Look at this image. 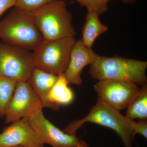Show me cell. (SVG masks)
Returning <instances> with one entry per match:
<instances>
[{
  "instance_id": "6da1fadb",
  "label": "cell",
  "mask_w": 147,
  "mask_h": 147,
  "mask_svg": "<svg viewBox=\"0 0 147 147\" xmlns=\"http://www.w3.org/2000/svg\"><path fill=\"white\" fill-rule=\"evenodd\" d=\"M0 39L29 51H34L43 40L32 13L15 7L0 21Z\"/></svg>"
},
{
  "instance_id": "7a4b0ae2",
  "label": "cell",
  "mask_w": 147,
  "mask_h": 147,
  "mask_svg": "<svg viewBox=\"0 0 147 147\" xmlns=\"http://www.w3.org/2000/svg\"><path fill=\"white\" fill-rule=\"evenodd\" d=\"M147 62L115 56L99 55L90 65L88 73L92 79L98 81L108 79L123 80L143 86L146 84Z\"/></svg>"
},
{
  "instance_id": "3957f363",
  "label": "cell",
  "mask_w": 147,
  "mask_h": 147,
  "mask_svg": "<svg viewBox=\"0 0 147 147\" xmlns=\"http://www.w3.org/2000/svg\"><path fill=\"white\" fill-rule=\"evenodd\" d=\"M88 122L111 129L120 137L125 147H132L135 121L127 119L119 111L98 98L88 115L69 123L64 131L67 134L76 135L77 130L84 124Z\"/></svg>"
},
{
  "instance_id": "277c9868",
  "label": "cell",
  "mask_w": 147,
  "mask_h": 147,
  "mask_svg": "<svg viewBox=\"0 0 147 147\" xmlns=\"http://www.w3.org/2000/svg\"><path fill=\"white\" fill-rule=\"evenodd\" d=\"M43 40H54L74 37L72 16L64 0H55L32 12Z\"/></svg>"
},
{
  "instance_id": "5b68a950",
  "label": "cell",
  "mask_w": 147,
  "mask_h": 147,
  "mask_svg": "<svg viewBox=\"0 0 147 147\" xmlns=\"http://www.w3.org/2000/svg\"><path fill=\"white\" fill-rule=\"evenodd\" d=\"M76 40L74 37L43 39L32 53L35 67L56 76L64 73Z\"/></svg>"
},
{
  "instance_id": "8992f818",
  "label": "cell",
  "mask_w": 147,
  "mask_h": 147,
  "mask_svg": "<svg viewBox=\"0 0 147 147\" xmlns=\"http://www.w3.org/2000/svg\"><path fill=\"white\" fill-rule=\"evenodd\" d=\"M35 67L32 53L0 41V76L28 81Z\"/></svg>"
},
{
  "instance_id": "52a82bcc",
  "label": "cell",
  "mask_w": 147,
  "mask_h": 147,
  "mask_svg": "<svg viewBox=\"0 0 147 147\" xmlns=\"http://www.w3.org/2000/svg\"><path fill=\"white\" fill-rule=\"evenodd\" d=\"M43 107L28 81H18L15 90L6 109L5 122L11 123L34 115Z\"/></svg>"
},
{
  "instance_id": "ba28073f",
  "label": "cell",
  "mask_w": 147,
  "mask_h": 147,
  "mask_svg": "<svg viewBox=\"0 0 147 147\" xmlns=\"http://www.w3.org/2000/svg\"><path fill=\"white\" fill-rule=\"evenodd\" d=\"M94 87L98 99L119 111L127 108L139 90L134 83L114 79L99 81Z\"/></svg>"
},
{
  "instance_id": "9c48e42d",
  "label": "cell",
  "mask_w": 147,
  "mask_h": 147,
  "mask_svg": "<svg viewBox=\"0 0 147 147\" xmlns=\"http://www.w3.org/2000/svg\"><path fill=\"white\" fill-rule=\"evenodd\" d=\"M27 118L44 144L53 147H78L82 141L76 135L67 134L54 125L45 117L42 110Z\"/></svg>"
},
{
  "instance_id": "30bf717a",
  "label": "cell",
  "mask_w": 147,
  "mask_h": 147,
  "mask_svg": "<svg viewBox=\"0 0 147 147\" xmlns=\"http://www.w3.org/2000/svg\"><path fill=\"white\" fill-rule=\"evenodd\" d=\"M0 134V147H43L27 118L11 123Z\"/></svg>"
},
{
  "instance_id": "8fae6325",
  "label": "cell",
  "mask_w": 147,
  "mask_h": 147,
  "mask_svg": "<svg viewBox=\"0 0 147 147\" xmlns=\"http://www.w3.org/2000/svg\"><path fill=\"white\" fill-rule=\"evenodd\" d=\"M99 56L92 48L85 46L81 40H76L71 49L68 66L64 73L69 84L81 86L83 83L81 76L84 67L92 64Z\"/></svg>"
},
{
  "instance_id": "7c38bea8",
  "label": "cell",
  "mask_w": 147,
  "mask_h": 147,
  "mask_svg": "<svg viewBox=\"0 0 147 147\" xmlns=\"http://www.w3.org/2000/svg\"><path fill=\"white\" fill-rule=\"evenodd\" d=\"M58 76L35 67L28 80L42 103L43 108L54 110L49 101L48 96L54 86Z\"/></svg>"
},
{
  "instance_id": "4fadbf2b",
  "label": "cell",
  "mask_w": 147,
  "mask_h": 147,
  "mask_svg": "<svg viewBox=\"0 0 147 147\" xmlns=\"http://www.w3.org/2000/svg\"><path fill=\"white\" fill-rule=\"evenodd\" d=\"M68 85L63 73L58 76L57 80L50 90L48 99L55 111L59 110L61 106L69 105L74 100V92Z\"/></svg>"
},
{
  "instance_id": "5bb4252c",
  "label": "cell",
  "mask_w": 147,
  "mask_h": 147,
  "mask_svg": "<svg viewBox=\"0 0 147 147\" xmlns=\"http://www.w3.org/2000/svg\"><path fill=\"white\" fill-rule=\"evenodd\" d=\"M108 27L102 24L99 15L94 12H88L82 30L81 40L85 46L92 48L96 38L108 30Z\"/></svg>"
},
{
  "instance_id": "9a60e30c",
  "label": "cell",
  "mask_w": 147,
  "mask_h": 147,
  "mask_svg": "<svg viewBox=\"0 0 147 147\" xmlns=\"http://www.w3.org/2000/svg\"><path fill=\"white\" fill-rule=\"evenodd\" d=\"M127 108L125 117L131 120L147 119V86H142L130 101Z\"/></svg>"
},
{
  "instance_id": "2e32d148",
  "label": "cell",
  "mask_w": 147,
  "mask_h": 147,
  "mask_svg": "<svg viewBox=\"0 0 147 147\" xmlns=\"http://www.w3.org/2000/svg\"><path fill=\"white\" fill-rule=\"evenodd\" d=\"M17 81L0 76V119L5 117L6 109L16 88Z\"/></svg>"
},
{
  "instance_id": "e0dca14e",
  "label": "cell",
  "mask_w": 147,
  "mask_h": 147,
  "mask_svg": "<svg viewBox=\"0 0 147 147\" xmlns=\"http://www.w3.org/2000/svg\"><path fill=\"white\" fill-rule=\"evenodd\" d=\"M82 6L86 7L88 12L100 15L108 10V0H76Z\"/></svg>"
},
{
  "instance_id": "ac0fdd59",
  "label": "cell",
  "mask_w": 147,
  "mask_h": 147,
  "mask_svg": "<svg viewBox=\"0 0 147 147\" xmlns=\"http://www.w3.org/2000/svg\"><path fill=\"white\" fill-rule=\"evenodd\" d=\"M55 0H16L14 7L27 12H33Z\"/></svg>"
},
{
  "instance_id": "d6986e66",
  "label": "cell",
  "mask_w": 147,
  "mask_h": 147,
  "mask_svg": "<svg viewBox=\"0 0 147 147\" xmlns=\"http://www.w3.org/2000/svg\"><path fill=\"white\" fill-rule=\"evenodd\" d=\"M140 134L147 139V121L146 120H141L134 122L133 127V134L134 137L137 134Z\"/></svg>"
},
{
  "instance_id": "ffe728a7",
  "label": "cell",
  "mask_w": 147,
  "mask_h": 147,
  "mask_svg": "<svg viewBox=\"0 0 147 147\" xmlns=\"http://www.w3.org/2000/svg\"><path fill=\"white\" fill-rule=\"evenodd\" d=\"M16 0H0V16L6 11L15 6Z\"/></svg>"
},
{
  "instance_id": "44dd1931",
  "label": "cell",
  "mask_w": 147,
  "mask_h": 147,
  "mask_svg": "<svg viewBox=\"0 0 147 147\" xmlns=\"http://www.w3.org/2000/svg\"><path fill=\"white\" fill-rule=\"evenodd\" d=\"M111 1H113V0H108V1L109 2ZM121 1L123 3H130L134 2L136 0H121Z\"/></svg>"
},
{
  "instance_id": "7402d4cb",
  "label": "cell",
  "mask_w": 147,
  "mask_h": 147,
  "mask_svg": "<svg viewBox=\"0 0 147 147\" xmlns=\"http://www.w3.org/2000/svg\"><path fill=\"white\" fill-rule=\"evenodd\" d=\"M78 147H89L88 145L83 141H81Z\"/></svg>"
},
{
  "instance_id": "603a6c76",
  "label": "cell",
  "mask_w": 147,
  "mask_h": 147,
  "mask_svg": "<svg viewBox=\"0 0 147 147\" xmlns=\"http://www.w3.org/2000/svg\"><path fill=\"white\" fill-rule=\"evenodd\" d=\"M26 147L21 146H15V147Z\"/></svg>"
},
{
  "instance_id": "cb8c5ba5",
  "label": "cell",
  "mask_w": 147,
  "mask_h": 147,
  "mask_svg": "<svg viewBox=\"0 0 147 147\" xmlns=\"http://www.w3.org/2000/svg\"><path fill=\"white\" fill-rule=\"evenodd\" d=\"M64 1H69V0H64Z\"/></svg>"
}]
</instances>
